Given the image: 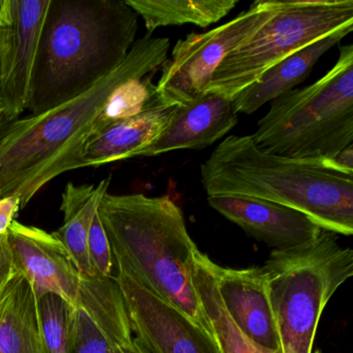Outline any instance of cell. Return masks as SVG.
Returning a JSON list of instances; mask_svg holds the SVG:
<instances>
[{"mask_svg":"<svg viewBox=\"0 0 353 353\" xmlns=\"http://www.w3.org/2000/svg\"><path fill=\"white\" fill-rule=\"evenodd\" d=\"M170 41L146 34L125 61L74 100L12 123L0 142V198L16 195L26 208L43 187L81 168L84 148L99 132V117L111 92L123 82L156 73L167 61Z\"/></svg>","mask_w":353,"mask_h":353,"instance_id":"6da1fadb","label":"cell"},{"mask_svg":"<svg viewBox=\"0 0 353 353\" xmlns=\"http://www.w3.org/2000/svg\"><path fill=\"white\" fill-rule=\"evenodd\" d=\"M125 0H50L30 80L28 110H52L114 71L136 42Z\"/></svg>","mask_w":353,"mask_h":353,"instance_id":"7a4b0ae2","label":"cell"},{"mask_svg":"<svg viewBox=\"0 0 353 353\" xmlns=\"http://www.w3.org/2000/svg\"><path fill=\"white\" fill-rule=\"evenodd\" d=\"M208 196L239 195L274 202L303 212L322 230L353 233V172L332 160L268 154L252 135H231L202 164Z\"/></svg>","mask_w":353,"mask_h":353,"instance_id":"3957f363","label":"cell"},{"mask_svg":"<svg viewBox=\"0 0 353 353\" xmlns=\"http://www.w3.org/2000/svg\"><path fill=\"white\" fill-rule=\"evenodd\" d=\"M98 214L117 270L210 334L194 288L199 249L190 236L181 208L167 196L107 193Z\"/></svg>","mask_w":353,"mask_h":353,"instance_id":"277c9868","label":"cell"},{"mask_svg":"<svg viewBox=\"0 0 353 353\" xmlns=\"http://www.w3.org/2000/svg\"><path fill=\"white\" fill-rule=\"evenodd\" d=\"M252 137L268 154L305 160H332L352 145V45L321 79L272 101Z\"/></svg>","mask_w":353,"mask_h":353,"instance_id":"5b68a950","label":"cell"},{"mask_svg":"<svg viewBox=\"0 0 353 353\" xmlns=\"http://www.w3.org/2000/svg\"><path fill=\"white\" fill-rule=\"evenodd\" d=\"M281 353H312L324 307L353 276V251L322 230L299 247L272 250L261 266Z\"/></svg>","mask_w":353,"mask_h":353,"instance_id":"8992f818","label":"cell"},{"mask_svg":"<svg viewBox=\"0 0 353 353\" xmlns=\"http://www.w3.org/2000/svg\"><path fill=\"white\" fill-rule=\"evenodd\" d=\"M349 26L353 0H280L272 17L223 59L204 92L233 100L279 61Z\"/></svg>","mask_w":353,"mask_h":353,"instance_id":"52a82bcc","label":"cell"},{"mask_svg":"<svg viewBox=\"0 0 353 353\" xmlns=\"http://www.w3.org/2000/svg\"><path fill=\"white\" fill-rule=\"evenodd\" d=\"M280 0H258L247 11L204 34L177 41L162 65L157 100L166 108L181 106L205 92L223 59L272 17Z\"/></svg>","mask_w":353,"mask_h":353,"instance_id":"ba28073f","label":"cell"},{"mask_svg":"<svg viewBox=\"0 0 353 353\" xmlns=\"http://www.w3.org/2000/svg\"><path fill=\"white\" fill-rule=\"evenodd\" d=\"M135 340L148 353H220L212 336L181 311L117 270Z\"/></svg>","mask_w":353,"mask_h":353,"instance_id":"9c48e42d","label":"cell"},{"mask_svg":"<svg viewBox=\"0 0 353 353\" xmlns=\"http://www.w3.org/2000/svg\"><path fill=\"white\" fill-rule=\"evenodd\" d=\"M133 338L114 276H82L70 314V353H121V345Z\"/></svg>","mask_w":353,"mask_h":353,"instance_id":"30bf717a","label":"cell"},{"mask_svg":"<svg viewBox=\"0 0 353 353\" xmlns=\"http://www.w3.org/2000/svg\"><path fill=\"white\" fill-rule=\"evenodd\" d=\"M8 235L15 272L28 276L37 299L54 293L73 305L82 274L63 243L53 233L16 220Z\"/></svg>","mask_w":353,"mask_h":353,"instance_id":"8fae6325","label":"cell"},{"mask_svg":"<svg viewBox=\"0 0 353 353\" xmlns=\"http://www.w3.org/2000/svg\"><path fill=\"white\" fill-rule=\"evenodd\" d=\"M50 0H14V20L6 30L1 109L12 121L28 110L30 80Z\"/></svg>","mask_w":353,"mask_h":353,"instance_id":"7c38bea8","label":"cell"},{"mask_svg":"<svg viewBox=\"0 0 353 353\" xmlns=\"http://www.w3.org/2000/svg\"><path fill=\"white\" fill-rule=\"evenodd\" d=\"M210 208L274 250L315 239L322 229L303 212L274 202L239 195L208 196Z\"/></svg>","mask_w":353,"mask_h":353,"instance_id":"4fadbf2b","label":"cell"},{"mask_svg":"<svg viewBox=\"0 0 353 353\" xmlns=\"http://www.w3.org/2000/svg\"><path fill=\"white\" fill-rule=\"evenodd\" d=\"M239 123L233 100L203 92L191 102L173 107L168 123L137 158L179 150H202L224 137Z\"/></svg>","mask_w":353,"mask_h":353,"instance_id":"5bb4252c","label":"cell"},{"mask_svg":"<svg viewBox=\"0 0 353 353\" xmlns=\"http://www.w3.org/2000/svg\"><path fill=\"white\" fill-rule=\"evenodd\" d=\"M216 288L237 326L262 348L280 350V338L261 268H224L214 262Z\"/></svg>","mask_w":353,"mask_h":353,"instance_id":"9a60e30c","label":"cell"},{"mask_svg":"<svg viewBox=\"0 0 353 353\" xmlns=\"http://www.w3.org/2000/svg\"><path fill=\"white\" fill-rule=\"evenodd\" d=\"M352 30L353 26H345L272 65L233 99L237 113L252 114L266 103L292 90L309 76L317 61Z\"/></svg>","mask_w":353,"mask_h":353,"instance_id":"2e32d148","label":"cell"},{"mask_svg":"<svg viewBox=\"0 0 353 353\" xmlns=\"http://www.w3.org/2000/svg\"><path fill=\"white\" fill-rule=\"evenodd\" d=\"M173 108V107H172ZM172 108L152 107L131 119L112 123L90 138L84 148L80 166L100 167L117 161L137 158L168 123Z\"/></svg>","mask_w":353,"mask_h":353,"instance_id":"e0dca14e","label":"cell"},{"mask_svg":"<svg viewBox=\"0 0 353 353\" xmlns=\"http://www.w3.org/2000/svg\"><path fill=\"white\" fill-rule=\"evenodd\" d=\"M0 353H45L36 294L22 272L0 293Z\"/></svg>","mask_w":353,"mask_h":353,"instance_id":"ac0fdd59","label":"cell"},{"mask_svg":"<svg viewBox=\"0 0 353 353\" xmlns=\"http://www.w3.org/2000/svg\"><path fill=\"white\" fill-rule=\"evenodd\" d=\"M111 176L97 185L69 183L61 195L63 224L53 234L65 245L82 276H94L88 257V235L103 197L108 193Z\"/></svg>","mask_w":353,"mask_h":353,"instance_id":"d6986e66","label":"cell"},{"mask_svg":"<svg viewBox=\"0 0 353 353\" xmlns=\"http://www.w3.org/2000/svg\"><path fill=\"white\" fill-rule=\"evenodd\" d=\"M193 283L210 334L220 353H281L256 344L231 319L216 288L214 261L200 250L195 256Z\"/></svg>","mask_w":353,"mask_h":353,"instance_id":"ffe728a7","label":"cell"},{"mask_svg":"<svg viewBox=\"0 0 353 353\" xmlns=\"http://www.w3.org/2000/svg\"><path fill=\"white\" fill-rule=\"evenodd\" d=\"M141 16L148 34L165 26L194 24L205 28L228 15L239 0H125Z\"/></svg>","mask_w":353,"mask_h":353,"instance_id":"44dd1931","label":"cell"},{"mask_svg":"<svg viewBox=\"0 0 353 353\" xmlns=\"http://www.w3.org/2000/svg\"><path fill=\"white\" fill-rule=\"evenodd\" d=\"M154 73L134 78L117 86L107 99L99 117V132L112 123L131 119L152 107L160 106L157 100ZM98 132V133H99Z\"/></svg>","mask_w":353,"mask_h":353,"instance_id":"7402d4cb","label":"cell"},{"mask_svg":"<svg viewBox=\"0 0 353 353\" xmlns=\"http://www.w3.org/2000/svg\"><path fill=\"white\" fill-rule=\"evenodd\" d=\"M37 305L45 353H70L69 321L72 305L59 295L47 293L37 299Z\"/></svg>","mask_w":353,"mask_h":353,"instance_id":"603a6c76","label":"cell"},{"mask_svg":"<svg viewBox=\"0 0 353 353\" xmlns=\"http://www.w3.org/2000/svg\"><path fill=\"white\" fill-rule=\"evenodd\" d=\"M88 249L94 276H112V252L98 212L88 235Z\"/></svg>","mask_w":353,"mask_h":353,"instance_id":"cb8c5ba5","label":"cell"},{"mask_svg":"<svg viewBox=\"0 0 353 353\" xmlns=\"http://www.w3.org/2000/svg\"><path fill=\"white\" fill-rule=\"evenodd\" d=\"M15 274L13 254L10 247L9 235H0V293L3 292Z\"/></svg>","mask_w":353,"mask_h":353,"instance_id":"d4e9b609","label":"cell"},{"mask_svg":"<svg viewBox=\"0 0 353 353\" xmlns=\"http://www.w3.org/2000/svg\"><path fill=\"white\" fill-rule=\"evenodd\" d=\"M21 210V200L18 196L12 195L0 198V235L7 234L10 226L15 221Z\"/></svg>","mask_w":353,"mask_h":353,"instance_id":"484cf974","label":"cell"},{"mask_svg":"<svg viewBox=\"0 0 353 353\" xmlns=\"http://www.w3.org/2000/svg\"><path fill=\"white\" fill-rule=\"evenodd\" d=\"M14 20V0H0V28H7Z\"/></svg>","mask_w":353,"mask_h":353,"instance_id":"4316f807","label":"cell"},{"mask_svg":"<svg viewBox=\"0 0 353 353\" xmlns=\"http://www.w3.org/2000/svg\"><path fill=\"white\" fill-rule=\"evenodd\" d=\"M121 353H148L135 338L133 340L129 341V342L125 343V344L121 346Z\"/></svg>","mask_w":353,"mask_h":353,"instance_id":"83f0119b","label":"cell"},{"mask_svg":"<svg viewBox=\"0 0 353 353\" xmlns=\"http://www.w3.org/2000/svg\"><path fill=\"white\" fill-rule=\"evenodd\" d=\"M13 121H12L11 119H9V117L5 114L3 109H0V142H1L3 138L5 137L8 131H9L10 127H11Z\"/></svg>","mask_w":353,"mask_h":353,"instance_id":"f1b7e54d","label":"cell"},{"mask_svg":"<svg viewBox=\"0 0 353 353\" xmlns=\"http://www.w3.org/2000/svg\"><path fill=\"white\" fill-rule=\"evenodd\" d=\"M6 30L0 28V86H1V78H3V47H5ZM1 109V104H0Z\"/></svg>","mask_w":353,"mask_h":353,"instance_id":"f546056e","label":"cell"},{"mask_svg":"<svg viewBox=\"0 0 353 353\" xmlns=\"http://www.w3.org/2000/svg\"><path fill=\"white\" fill-rule=\"evenodd\" d=\"M312 353H323L321 350H319V349H317V350L313 351Z\"/></svg>","mask_w":353,"mask_h":353,"instance_id":"4dcf8cb0","label":"cell"}]
</instances>
